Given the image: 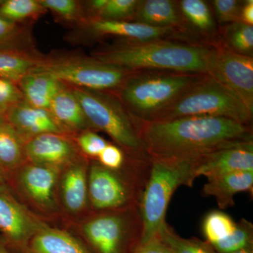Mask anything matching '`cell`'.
I'll return each mask as SVG.
<instances>
[{"label":"cell","instance_id":"4","mask_svg":"<svg viewBox=\"0 0 253 253\" xmlns=\"http://www.w3.org/2000/svg\"><path fill=\"white\" fill-rule=\"evenodd\" d=\"M65 229L77 236L90 253H136L144 234L138 207L91 211Z\"/></svg>","mask_w":253,"mask_h":253},{"label":"cell","instance_id":"33","mask_svg":"<svg viewBox=\"0 0 253 253\" xmlns=\"http://www.w3.org/2000/svg\"><path fill=\"white\" fill-rule=\"evenodd\" d=\"M139 2V0H107L97 18L133 22Z\"/></svg>","mask_w":253,"mask_h":253},{"label":"cell","instance_id":"1","mask_svg":"<svg viewBox=\"0 0 253 253\" xmlns=\"http://www.w3.org/2000/svg\"><path fill=\"white\" fill-rule=\"evenodd\" d=\"M134 122L151 158L191 161L217 150L253 142L251 126L220 116Z\"/></svg>","mask_w":253,"mask_h":253},{"label":"cell","instance_id":"26","mask_svg":"<svg viewBox=\"0 0 253 253\" xmlns=\"http://www.w3.org/2000/svg\"><path fill=\"white\" fill-rule=\"evenodd\" d=\"M219 46L235 54L253 58V26L236 22L219 27Z\"/></svg>","mask_w":253,"mask_h":253},{"label":"cell","instance_id":"28","mask_svg":"<svg viewBox=\"0 0 253 253\" xmlns=\"http://www.w3.org/2000/svg\"><path fill=\"white\" fill-rule=\"evenodd\" d=\"M31 26L10 22L0 16V49H37Z\"/></svg>","mask_w":253,"mask_h":253},{"label":"cell","instance_id":"2","mask_svg":"<svg viewBox=\"0 0 253 253\" xmlns=\"http://www.w3.org/2000/svg\"><path fill=\"white\" fill-rule=\"evenodd\" d=\"M217 46L175 39L117 41L91 56L129 71L151 70L208 75Z\"/></svg>","mask_w":253,"mask_h":253},{"label":"cell","instance_id":"18","mask_svg":"<svg viewBox=\"0 0 253 253\" xmlns=\"http://www.w3.org/2000/svg\"><path fill=\"white\" fill-rule=\"evenodd\" d=\"M4 115L24 143L46 133H63L49 110L35 107L24 100L15 104Z\"/></svg>","mask_w":253,"mask_h":253},{"label":"cell","instance_id":"12","mask_svg":"<svg viewBox=\"0 0 253 253\" xmlns=\"http://www.w3.org/2000/svg\"><path fill=\"white\" fill-rule=\"evenodd\" d=\"M49 225L26 208L9 186L0 188V236L9 253L21 249Z\"/></svg>","mask_w":253,"mask_h":253},{"label":"cell","instance_id":"13","mask_svg":"<svg viewBox=\"0 0 253 253\" xmlns=\"http://www.w3.org/2000/svg\"><path fill=\"white\" fill-rule=\"evenodd\" d=\"M90 161L83 156L61 169L57 197L63 216L62 228L91 212L88 196Z\"/></svg>","mask_w":253,"mask_h":253},{"label":"cell","instance_id":"29","mask_svg":"<svg viewBox=\"0 0 253 253\" xmlns=\"http://www.w3.org/2000/svg\"><path fill=\"white\" fill-rule=\"evenodd\" d=\"M156 236L172 253H218L208 241L181 237L167 222Z\"/></svg>","mask_w":253,"mask_h":253},{"label":"cell","instance_id":"16","mask_svg":"<svg viewBox=\"0 0 253 253\" xmlns=\"http://www.w3.org/2000/svg\"><path fill=\"white\" fill-rule=\"evenodd\" d=\"M195 179L237 172H253V142L224 148L191 160Z\"/></svg>","mask_w":253,"mask_h":253},{"label":"cell","instance_id":"40","mask_svg":"<svg viewBox=\"0 0 253 253\" xmlns=\"http://www.w3.org/2000/svg\"><path fill=\"white\" fill-rule=\"evenodd\" d=\"M9 175L0 166V188L9 186Z\"/></svg>","mask_w":253,"mask_h":253},{"label":"cell","instance_id":"30","mask_svg":"<svg viewBox=\"0 0 253 253\" xmlns=\"http://www.w3.org/2000/svg\"><path fill=\"white\" fill-rule=\"evenodd\" d=\"M47 11H50L59 22L73 27L86 21L82 5L78 0H39Z\"/></svg>","mask_w":253,"mask_h":253},{"label":"cell","instance_id":"34","mask_svg":"<svg viewBox=\"0 0 253 253\" xmlns=\"http://www.w3.org/2000/svg\"><path fill=\"white\" fill-rule=\"evenodd\" d=\"M209 3L219 27L241 21L244 0H212Z\"/></svg>","mask_w":253,"mask_h":253},{"label":"cell","instance_id":"43","mask_svg":"<svg viewBox=\"0 0 253 253\" xmlns=\"http://www.w3.org/2000/svg\"><path fill=\"white\" fill-rule=\"evenodd\" d=\"M3 1H4V0H0V5H1V4H2Z\"/></svg>","mask_w":253,"mask_h":253},{"label":"cell","instance_id":"37","mask_svg":"<svg viewBox=\"0 0 253 253\" xmlns=\"http://www.w3.org/2000/svg\"><path fill=\"white\" fill-rule=\"evenodd\" d=\"M126 158V154L121 148L117 145L109 143L96 161L104 168L116 170L124 166Z\"/></svg>","mask_w":253,"mask_h":253},{"label":"cell","instance_id":"9","mask_svg":"<svg viewBox=\"0 0 253 253\" xmlns=\"http://www.w3.org/2000/svg\"><path fill=\"white\" fill-rule=\"evenodd\" d=\"M253 114L234 93L206 75L154 121L188 116H212L231 118L251 126Z\"/></svg>","mask_w":253,"mask_h":253},{"label":"cell","instance_id":"15","mask_svg":"<svg viewBox=\"0 0 253 253\" xmlns=\"http://www.w3.org/2000/svg\"><path fill=\"white\" fill-rule=\"evenodd\" d=\"M26 162L63 169L83 156L74 137L63 133H46L25 143Z\"/></svg>","mask_w":253,"mask_h":253},{"label":"cell","instance_id":"5","mask_svg":"<svg viewBox=\"0 0 253 253\" xmlns=\"http://www.w3.org/2000/svg\"><path fill=\"white\" fill-rule=\"evenodd\" d=\"M151 158L126 155L121 169L113 170L91 160L88 174V196L92 212L139 207L151 170Z\"/></svg>","mask_w":253,"mask_h":253},{"label":"cell","instance_id":"41","mask_svg":"<svg viewBox=\"0 0 253 253\" xmlns=\"http://www.w3.org/2000/svg\"><path fill=\"white\" fill-rule=\"evenodd\" d=\"M0 253H9L1 236H0Z\"/></svg>","mask_w":253,"mask_h":253},{"label":"cell","instance_id":"27","mask_svg":"<svg viewBox=\"0 0 253 253\" xmlns=\"http://www.w3.org/2000/svg\"><path fill=\"white\" fill-rule=\"evenodd\" d=\"M47 12L39 0H4L0 16L10 22L33 24Z\"/></svg>","mask_w":253,"mask_h":253},{"label":"cell","instance_id":"21","mask_svg":"<svg viewBox=\"0 0 253 253\" xmlns=\"http://www.w3.org/2000/svg\"><path fill=\"white\" fill-rule=\"evenodd\" d=\"M241 192L253 194V172H237L208 178L203 187L205 197L215 199L221 210L235 206L234 196Z\"/></svg>","mask_w":253,"mask_h":253},{"label":"cell","instance_id":"38","mask_svg":"<svg viewBox=\"0 0 253 253\" xmlns=\"http://www.w3.org/2000/svg\"><path fill=\"white\" fill-rule=\"evenodd\" d=\"M136 253H172L157 236L141 245Z\"/></svg>","mask_w":253,"mask_h":253},{"label":"cell","instance_id":"17","mask_svg":"<svg viewBox=\"0 0 253 253\" xmlns=\"http://www.w3.org/2000/svg\"><path fill=\"white\" fill-rule=\"evenodd\" d=\"M178 1L183 21V36L185 41L219 46L220 30L209 1L205 0Z\"/></svg>","mask_w":253,"mask_h":253},{"label":"cell","instance_id":"3","mask_svg":"<svg viewBox=\"0 0 253 253\" xmlns=\"http://www.w3.org/2000/svg\"><path fill=\"white\" fill-rule=\"evenodd\" d=\"M205 76L151 70L131 71L116 94L134 121L151 122Z\"/></svg>","mask_w":253,"mask_h":253},{"label":"cell","instance_id":"6","mask_svg":"<svg viewBox=\"0 0 253 253\" xmlns=\"http://www.w3.org/2000/svg\"><path fill=\"white\" fill-rule=\"evenodd\" d=\"M72 88L95 131H102L128 156L149 159L135 122L113 93Z\"/></svg>","mask_w":253,"mask_h":253},{"label":"cell","instance_id":"7","mask_svg":"<svg viewBox=\"0 0 253 253\" xmlns=\"http://www.w3.org/2000/svg\"><path fill=\"white\" fill-rule=\"evenodd\" d=\"M150 158L151 170L139 207L144 226L141 245L157 236L166 222L168 205L177 188L191 186L196 179L191 161Z\"/></svg>","mask_w":253,"mask_h":253},{"label":"cell","instance_id":"31","mask_svg":"<svg viewBox=\"0 0 253 253\" xmlns=\"http://www.w3.org/2000/svg\"><path fill=\"white\" fill-rule=\"evenodd\" d=\"M218 253H232L253 246V225L247 219L236 222L234 231L225 239L211 245Z\"/></svg>","mask_w":253,"mask_h":253},{"label":"cell","instance_id":"8","mask_svg":"<svg viewBox=\"0 0 253 253\" xmlns=\"http://www.w3.org/2000/svg\"><path fill=\"white\" fill-rule=\"evenodd\" d=\"M33 72L48 73L73 87L116 94L131 71L101 62L91 56L57 53L45 55Z\"/></svg>","mask_w":253,"mask_h":253},{"label":"cell","instance_id":"20","mask_svg":"<svg viewBox=\"0 0 253 253\" xmlns=\"http://www.w3.org/2000/svg\"><path fill=\"white\" fill-rule=\"evenodd\" d=\"M9 253H90L77 236L65 228L49 225L32 236L24 246Z\"/></svg>","mask_w":253,"mask_h":253},{"label":"cell","instance_id":"39","mask_svg":"<svg viewBox=\"0 0 253 253\" xmlns=\"http://www.w3.org/2000/svg\"><path fill=\"white\" fill-rule=\"evenodd\" d=\"M241 22L253 26V1L245 0L241 12Z\"/></svg>","mask_w":253,"mask_h":253},{"label":"cell","instance_id":"36","mask_svg":"<svg viewBox=\"0 0 253 253\" xmlns=\"http://www.w3.org/2000/svg\"><path fill=\"white\" fill-rule=\"evenodd\" d=\"M23 100L18 83L0 78V113L5 114L15 104Z\"/></svg>","mask_w":253,"mask_h":253},{"label":"cell","instance_id":"32","mask_svg":"<svg viewBox=\"0 0 253 253\" xmlns=\"http://www.w3.org/2000/svg\"><path fill=\"white\" fill-rule=\"evenodd\" d=\"M236 222L230 216L219 211L208 213L203 221V233L206 241L212 245L230 235Z\"/></svg>","mask_w":253,"mask_h":253},{"label":"cell","instance_id":"42","mask_svg":"<svg viewBox=\"0 0 253 253\" xmlns=\"http://www.w3.org/2000/svg\"><path fill=\"white\" fill-rule=\"evenodd\" d=\"M232 253H253V246H250V247L240 250V251Z\"/></svg>","mask_w":253,"mask_h":253},{"label":"cell","instance_id":"14","mask_svg":"<svg viewBox=\"0 0 253 253\" xmlns=\"http://www.w3.org/2000/svg\"><path fill=\"white\" fill-rule=\"evenodd\" d=\"M208 75L234 93L253 113V58L218 46Z\"/></svg>","mask_w":253,"mask_h":253},{"label":"cell","instance_id":"11","mask_svg":"<svg viewBox=\"0 0 253 253\" xmlns=\"http://www.w3.org/2000/svg\"><path fill=\"white\" fill-rule=\"evenodd\" d=\"M106 37L118 41H144L158 39H175L183 41L180 33L173 28L151 27L130 21H114L93 18L72 28L65 36L68 43L86 44Z\"/></svg>","mask_w":253,"mask_h":253},{"label":"cell","instance_id":"35","mask_svg":"<svg viewBox=\"0 0 253 253\" xmlns=\"http://www.w3.org/2000/svg\"><path fill=\"white\" fill-rule=\"evenodd\" d=\"M81 154L89 160H97L107 144V141L92 129H87L74 136Z\"/></svg>","mask_w":253,"mask_h":253},{"label":"cell","instance_id":"22","mask_svg":"<svg viewBox=\"0 0 253 253\" xmlns=\"http://www.w3.org/2000/svg\"><path fill=\"white\" fill-rule=\"evenodd\" d=\"M133 22L151 27L173 28L186 41L183 36V21L178 1L139 0Z\"/></svg>","mask_w":253,"mask_h":253},{"label":"cell","instance_id":"19","mask_svg":"<svg viewBox=\"0 0 253 253\" xmlns=\"http://www.w3.org/2000/svg\"><path fill=\"white\" fill-rule=\"evenodd\" d=\"M49 111L64 134L74 137L87 129L94 130L77 96L73 92L72 88L67 84L54 96Z\"/></svg>","mask_w":253,"mask_h":253},{"label":"cell","instance_id":"10","mask_svg":"<svg viewBox=\"0 0 253 253\" xmlns=\"http://www.w3.org/2000/svg\"><path fill=\"white\" fill-rule=\"evenodd\" d=\"M61 169L26 162L9 174V186L15 196L32 212L51 225L63 216L57 197Z\"/></svg>","mask_w":253,"mask_h":253},{"label":"cell","instance_id":"23","mask_svg":"<svg viewBox=\"0 0 253 253\" xmlns=\"http://www.w3.org/2000/svg\"><path fill=\"white\" fill-rule=\"evenodd\" d=\"M23 100L31 106L49 110L51 101L66 84L48 73L33 72L18 83Z\"/></svg>","mask_w":253,"mask_h":253},{"label":"cell","instance_id":"24","mask_svg":"<svg viewBox=\"0 0 253 253\" xmlns=\"http://www.w3.org/2000/svg\"><path fill=\"white\" fill-rule=\"evenodd\" d=\"M44 56L37 49H0V78L18 83L36 71Z\"/></svg>","mask_w":253,"mask_h":253},{"label":"cell","instance_id":"25","mask_svg":"<svg viewBox=\"0 0 253 253\" xmlns=\"http://www.w3.org/2000/svg\"><path fill=\"white\" fill-rule=\"evenodd\" d=\"M24 146L14 126L0 113V166L9 175L26 162Z\"/></svg>","mask_w":253,"mask_h":253}]
</instances>
